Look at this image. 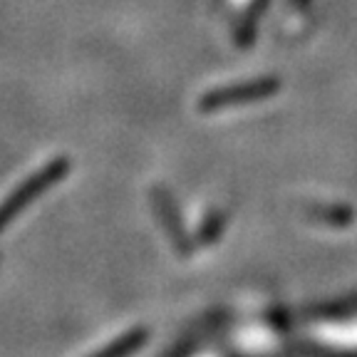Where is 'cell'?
<instances>
[{"label": "cell", "instance_id": "6da1fadb", "mask_svg": "<svg viewBox=\"0 0 357 357\" xmlns=\"http://www.w3.org/2000/svg\"><path fill=\"white\" fill-rule=\"evenodd\" d=\"M67 167H70L67 159L60 156V159H55V162L45 164L43 169L33 172L22 184H17L6 199L0 201V231L6 229L8 223H10L22 208H28L40 194H45L52 184H57V181L67 174Z\"/></svg>", "mask_w": 357, "mask_h": 357}, {"label": "cell", "instance_id": "7a4b0ae2", "mask_svg": "<svg viewBox=\"0 0 357 357\" xmlns=\"http://www.w3.org/2000/svg\"><path fill=\"white\" fill-rule=\"evenodd\" d=\"M144 337H146L144 330H132V333L119 335L114 342H109V345L102 347V350L92 352L89 357H124V355H129L132 350H137V347L144 342Z\"/></svg>", "mask_w": 357, "mask_h": 357}]
</instances>
